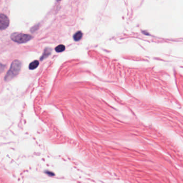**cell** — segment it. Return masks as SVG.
<instances>
[{"label": "cell", "mask_w": 183, "mask_h": 183, "mask_svg": "<svg viewBox=\"0 0 183 183\" xmlns=\"http://www.w3.org/2000/svg\"><path fill=\"white\" fill-rule=\"evenodd\" d=\"M33 38V37L29 34L20 33H14L11 35V40L18 44L26 43Z\"/></svg>", "instance_id": "7a4b0ae2"}, {"label": "cell", "mask_w": 183, "mask_h": 183, "mask_svg": "<svg viewBox=\"0 0 183 183\" xmlns=\"http://www.w3.org/2000/svg\"><path fill=\"white\" fill-rule=\"evenodd\" d=\"M51 49L48 48H46L44 50L43 54H42V55L41 56V57H40L41 61H42V60H44V59H46L48 56H49V55H51Z\"/></svg>", "instance_id": "277c9868"}, {"label": "cell", "mask_w": 183, "mask_h": 183, "mask_svg": "<svg viewBox=\"0 0 183 183\" xmlns=\"http://www.w3.org/2000/svg\"><path fill=\"white\" fill-rule=\"evenodd\" d=\"M22 66V63L19 60H14L11 63L10 68L4 77V81H9L14 78L19 73Z\"/></svg>", "instance_id": "6da1fadb"}, {"label": "cell", "mask_w": 183, "mask_h": 183, "mask_svg": "<svg viewBox=\"0 0 183 183\" xmlns=\"http://www.w3.org/2000/svg\"><path fill=\"white\" fill-rule=\"evenodd\" d=\"M56 1H60L61 0H56Z\"/></svg>", "instance_id": "9c48e42d"}, {"label": "cell", "mask_w": 183, "mask_h": 183, "mask_svg": "<svg viewBox=\"0 0 183 183\" xmlns=\"http://www.w3.org/2000/svg\"><path fill=\"white\" fill-rule=\"evenodd\" d=\"M9 19L6 15L0 14V30L6 29L9 25Z\"/></svg>", "instance_id": "3957f363"}, {"label": "cell", "mask_w": 183, "mask_h": 183, "mask_svg": "<svg viewBox=\"0 0 183 183\" xmlns=\"http://www.w3.org/2000/svg\"><path fill=\"white\" fill-rule=\"evenodd\" d=\"M65 46L63 44H60L58 46H57L55 48V51L57 53H61V52H62L65 50Z\"/></svg>", "instance_id": "52a82bcc"}, {"label": "cell", "mask_w": 183, "mask_h": 183, "mask_svg": "<svg viewBox=\"0 0 183 183\" xmlns=\"http://www.w3.org/2000/svg\"><path fill=\"white\" fill-rule=\"evenodd\" d=\"M5 69V66L0 63V73L3 72Z\"/></svg>", "instance_id": "ba28073f"}, {"label": "cell", "mask_w": 183, "mask_h": 183, "mask_svg": "<svg viewBox=\"0 0 183 183\" xmlns=\"http://www.w3.org/2000/svg\"><path fill=\"white\" fill-rule=\"evenodd\" d=\"M39 65V62L38 61H34L31 63L29 65V69L31 70L36 69Z\"/></svg>", "instance_id": "8992f818"}, {"label": "cell", "mask_w": 183, "mask_h": 183, "mask_svg": "<svg viewBox=\"0 0 183 183\" xmlns=\"http://www.w3.org/2000/svg\"><path fill=\"white\" fill-rule=\"evenodd\" d=\"M83 37V33L81 31H78L73 36V39L76 41L80 40Z\"/></svg>", "instance_id": "5b68a950"}]
</instances>
